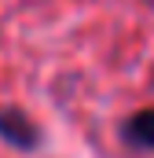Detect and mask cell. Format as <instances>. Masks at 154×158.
Returning a JSON list of instances; mask_svg holds the SVG:
<instances>
[{"instance_id":"obj_1","label":"cell","mask_w":154,"mask_h":158,"mask_svg":"<svg viewBox=\"0 0 154 158\" xmlns=\"http://www.w3.org/2000/svg\"><path fill=\"white\" fill-rule=\"evenodd\" d=\"M0 140L18 151H37L40 147V129L22 107H0Z\"/></svg>"},{"instance_id":"obj_2","label":"cell","mask_w":154,"mask_h":158,"mask_svg":"<svg viewBox=\"0 0 154 158\" xmlns=\"http://www.w3.org/2000/svg\"><path fill=\"white\" fill-rule=\"evenodd\" d=\"M121 140L132 151H154V107H143L121 121Z\"/></svg>"}]
</instances>
